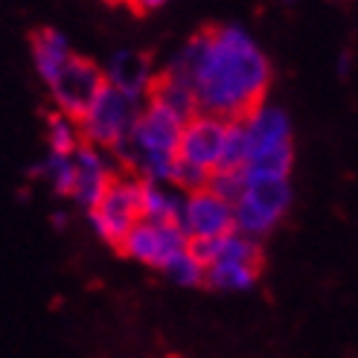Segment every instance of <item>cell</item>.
I'll return each mask as SVG.
<instances>
[{
    "label": "cell",
    "instance_id": "6da1fadb",
    "mask_svg": "<svg viewBox=\"0 0 358 358\" xmlns=\"http://www.w3.org/2000/svg\"><path fill=\"white\" fill-rule=\"evenodd\" d=\"M166 73L192 91L199 114L219 120L248 117L265 102L271 87V62L239 24L199 32L169 62Z\"/></svg>",
    "mask_w": 358,
    "mask_h": 358
},
{
    "label": "cell",
    "instance_id": "7a4b0ae2",
    "mask_svg": "<svg viewBox=\"0 0 358 358\" xmlns=\"http://www.w3.org/2000/svg\"><path fill=\"white\" fill-rule=\"evenodd\" d=\"M245 131V175H277L289 178L292 172V122L277 105H259L248 117H242Z\"/></svg>",
    "mask_w": 358,
    "mask_h": 358
},
{
    "label": "cell",
    "instance_id": "3957f363",
    "mask_svg": "<svg viewBox=\"0 0 358 358\" xmlns=\"http://www.w3.org/2000/svg\"><path fill=\"white\" fill-rule=\"evenodd\" d=\"M140 96L122 94L111 85H102V91L94 96V102L87 105L79 117V129H82V140L91 143L96 149L105 152H120L131 137V129L143 111Z\"/></svg>",
    "mask_w": 358,
    "mask_h": 358
},
{
    "label": "cell",
    "instance_id": "277c9868",
    "mask_svg": "<svg viewBox=\"0 0 358 358\" xmlns=\"http://www.w3.org/2000/svg\"><path fill=\"white\" fill-rule=\"evenodd\" d=\"M289 204H292L289 178L245 175L242 195L234 201V227L250 239L268 236L289 213Z\"/></svg>",
    "mask_w": 358,
    "mask_h": 358
},
{
    "label": "cell",
    "instance_id": "5b68a950",
    "mask_svg": "<svg viewBox=\"0 0 358 358\" xmlns=\"http://www.w3.org/2000/svg\"><path fill=\"white\" fill-rule=\"evenodd\" d=\"M91 224L108 245L120 248L125 234L140 222V178L137 175H114L102 199L87 210Z\"/></svg>",
    "mask_w": 358,
    "mask_h": 358
},
{
    "label": "cell",
    "instance_id": "8992f818",
    "mask_svg": "<svg viewBox=\"0 0 358 358\" xmlns=\"http://www.w3.org/2000/svg\"><path fill=\"white\" fill-rule=\"evenodd\" d=\"M181 129H184V120H178L164 105L146 99V105H143V111L131 129L129 143H125L117 155L129 166L137 157H146V155H178Z\"/></svg>",
    "mask_w": 358,
    "mask_h": 358
},
{
    "label": "cell",
    "instance_id": "52a82bcc",
    "mask_svg": "<svg viewBox=\"0 0 358 358\" xmlns=\"http://www.w3.org/2000/svg\"><path fill=\"white\" fill-rule=\"evenodd\" d=\"M184 248H189V239L184 236V230L178 227V222H146L140 219L125 239L120 242V254H125L129 259H137L149 268L164 271L166 262L181 254Z\"/></svg>",
    "mask_w": 358,
    "mask_h": 358
},
{
    "label": "cell",
    "instance_id": "ba28073f",
    "mask_svg": "<svg viewBox=\"0 0 358 358\" xmlns=\"http://www.w3.org/2000/svg\"><path fill=\"white\" fill-rule=\"evenodd\" d=\"M178 227L184 230V236L189 242H201V239H216L230 234L234 227V204L224 201L222 195L213 189H195L184 192V204L178 213Z\"/></svg>",
    "mask_w": 358,
    "mask_h": 358
},
{
    "label": "cell",
    "instance_id": "9c48e42d",
    "mask_svg": "<svg viewBox=\"0 0 358 358\" xmlns=\"http://www.w3.org/2000/svg\"><path fill=\"white\" fill-rule=\"evenodd\" d=\"M227 125L230 120H219L210 114H195L184 122L181 140H178V160H187L204 172H216L224 164L227 146Z\"/></svg>",
    "mask_w": 358,
    "mask_h": 358
},
{
    "label": "cell",
    "instance_id": "30bf717a",
    "mask_svg": "<svg viewBox=\"0 0 358 358\" xmlns=\"http://www.w3.org/2000/svg\"><path fill=\"white\" fill-rule=\"evenodd\" d=\"M102 85H105L102 70H99L94 62L76 59V56H73V59L67 62V67L59 73V79L50 85V91H52V99H56V105H59L62 114L79 120L82 111H85L87 105L94 102V96L102 91Z\"/></svg>",
    "mask_w": 358,
    "mask_h": 358
},
{
    "label": "cell",
    "instance_id": "8fae6325",
    "mask_svg": "<svg viewBox=\"0 0 358 358\" xmlns=\"http://www.w3.org/2000/svg\"><path fill=\"white\" fill-rule=\"evenodd\" d=\"M70 157H73V169H76L70 199H73L76 204H82L85 210H91L105 195V189H108L111 178L117 172L111 169V160H108V155H105V149H96V146H91V143H82Z\"/></svg>",
    "mask_w": 358,
    "mask_h": 358
},
{
    "label": "cell",
    "instance_id": "7c38bea8",
    "mask_svg": "<svg viewBox=\"0 0 358 358\" xmlns=\"http://www.w3.org/2000/svg\"><path fill=\"white\" fill-rule=\"evenodd\" d=\"M102 76H105V85L117 87L122 94L140 96V99H146L152 79H155L152 62L143 56V52H134V50H117L114 56L105 62Z\"/></svg>",
    "mask_w": 358,
    "mask_h": 358
},
{
    "label": "cell",
    "instance_id": "4fadbf2b",
    "mask_svg": "<svg viewBox=\"0 0 358 358\" xmlns=\"http://www.w3.org/2000/svg\"><path fill=\"white\" fill-rule=\"evenodd\" d=\"M73 59V52H70V41L59 29H38L32 35V62H35V70H38V76L52 85L59 79V73L67 67V62Z\"/></svg>",
    "mask_w": 358,
    "mask_h": 358
},
{
    "label": "cell",
    "instance_id": "5bb4252c",
    "mask_svg": "<svg viewBox=\"0 0 358 358\" xmlns=\"http://www.w3.org/2000/svg\"><path fill=\"white\" fill-rule=\"evenodd\" d=\"M184 192L172 184H152L140 178V219L146 222H178Z\"/></svg>",
    "mask_w": 358,
    "mask_h": 358
},
{
    "label": "cell",
    "instance_id": "9a60e30c",
    "mask_svg": "<svg viewBox=\"0 0 358 358\" xmlns=\"http://www.w3.org/2000/svg\"><path fill=\"white\" fill-rule=\"evenodd\" d=\"M146 99L164 105L166 111H172L178 120H184V122L199 114V108H195V99H192V91L178 76L166 73V70H164V73H155Z\"/></svg>",
    "mask_w": 358,
    "mask_h": 358
},
{
    "label": "cell",
    "instance_id": "2e32d148",
    "mask_svg": "<svg viewBox=\"0 0 358 358\" xmlns=\"http://www.w3.org/2000/svg\"><path fill=\"white\" fill-rule=\"evenodd\" d=\"M259 268L254 262H210L204 265V285L216 292H248L254 289Z\"/></svg>",
    "mask_w": 358,
    "mask_h": 358
},
{
    "label": "cell",
    "instance_id": "e0dca14e",
    "mask_svg": "<svg viewBox=\"0 0 358 358\" xmlns=\"http://www.w3.org/2000/svg\"><path fill=\"white\" fill-rule=\"evenodd\" d=\"M47 143H50V152L52 155H73L82 146V129H79V120L67 117L62 111L50 114L47 117Z\"/></svg>",
    "mask_w": 358,
    "mask_h": 358
},
{
    "label": "cell",
    "instance_id": "ac0fdd59",
    "mask_svg": "<svg viewBox=\"0 0 358 358\" xmlns=\"http://www.w3.org/2000/svg\"><path fill=\"white\" fill-rule=\"evenodd\" d=\"M164 274H166L175 285H184V289H195V285H204V262L195 257L189 248H184L181 254H175V257L166 262Z\"/></svg>",
    "mask_w": 358,
    "mask_h": 358
},
{
    "label": "cell",
    "instance_id": "d6986e66",
    "mask_svg": "<svg viewBox=\"0 0 358 358\" xmlns=\"http://www.w3.org/2000/svg\"><path fill=\"white\" fill-rule=\"evenodd\" d=\"M38 172H41V175L47 178V181H50L52 192H59V195H70V189H73L76 169H73V157H70V155H52V152H50Z\"/></svg>",
    "mask_w": 358,
    "mask_h": 358
},
{
    "label": "cell",
    "instance_id": "ffe728a7",
    "mask_svg": "<svg viewBox=\"0 0 358 358\" xmlns=\"http://www.w3.org/2000/svg\"><path fill=\"white\" fill-rule=\"evenodd\" d=\"M242 187H245V172L239 166H222L216 172H210V181H207V189L222 195L230 204L242 195Z\"/></svg>",
    "mask_w": 358,
    "mask_h": 358
},
{
    "label": "cell",
    "instance_id": "44dd1931",
    "mask_svg": "<svg viewBox=\"0 0 358 358\" xmlns=\"http://www.w3.org/2000/svg\"><path fill=\"white\" fill-rule=\"evenodd\" d=\"M210 181V172H204L201 166H192L187 160H178L175 164V175H172V187H178L181 192H195L204 189Z\"/></svg>",
    "mask_w": 358,
    "mask_h": 358
},
{
    "label": "cell",
    "instance_id": "7402d4cb",
    "mask_svg": "<svg viewBox=\"0 0 358 358\" xmlns=\"http://www.w3.org/2000/svg\"><path fill=\"white\" fill-rule=\"evenodd\" d=\"M137 15H146V12H155V9H160L166 3V0H125Z\"/></svg>",
    "mask_w": 358,
    "mask_h": 358
},
{
    "label": "cell",
    "instance_id": "603a6c76",
    "mask_svg": "<svg viewBox=\"0 0 358 358\" xmlns=\"http://www.w3.org/2000/svg\"><path fill=\"white\" fill-rule=\"evenodd\" d=\"M52 224H56L59 230L67 224V216H64V213H52Z\"/></svg>",
    "mask_w": 358,
    "mask_h": 358
},
{
    "label": "cell",
    "instance_id": "cb8c5ba5",
    "mask_svg": "<svg viewBox=\"0 0 358 358\" xmlns=\"http://www.w3.org/2000/svg\"><path fill=\"white\" fill-rule=\"evenodd\" d=\"M338 70L347 73V70H350V56H341V62H338Z\"/></svg>",
    "mask_w": 358,
    "mask_h": 358
},
{
    "label": "cell",
    "instance_id": "d4e9b609",
    "mask_svg": "<svg viewBox=\"0 0 358 358\" xmlns=\"http://www.w3.org/2000/svg\"><path fill=\"white\" fill-rule=\"evenodd\" d=\"M285 3H294V0H285Z\"/></svg>",
    "mask_w": 358,
    "mask_h": 358
}]
</instances>
